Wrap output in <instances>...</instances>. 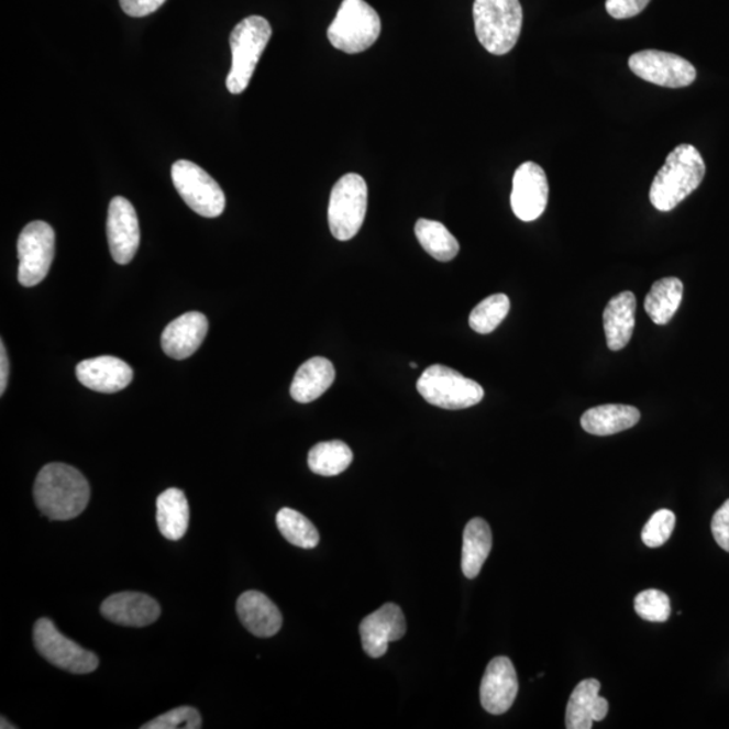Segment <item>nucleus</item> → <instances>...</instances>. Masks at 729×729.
Wrapping results in <instances>:
<instances>
[{
    "mask_svg": "<svg viewBox=\"0 0 729 729\" xmlns=\"http://www.w3.org/2000/svg\"><path fill=\"white\" fill-rule=\"evenodd\" d=\"M335 380L334 365L328 358L313 357L299 367L290 385L295 401L307 405L319 399Z\"/></svg>",
    "mask_w": 729,
    "mask_h": 729,
    "instance_id": "4be33fe9",
    "label": "nucleus"
},
{
    "mask_svg": "<svg viewBox=\"0 0 729 729\" xmlns=\"http://www.w3.org/2000/svg\"><path fill=\"white\" fill-rule=\"evenodd\" d=\"M55 252L56 234L49 224L35 221L22 230L18 239V280L23 287L32 288L44 281L49 274Z\"/></svg>",
    "mask_w": 729,
    "mask_h": 729,
    "instance_id": "1a4fd4ad",
    "label": "nucleus"
},
{
    "mask_svg": "<svg viewBox=\"0 0 729 729\" xmlns=\"http://www.w3.org/2000/svg\"><path fill=\"white\" fill-rule=\"evenodd\" d=\"M276 523L281 535L294 546L300 549L318 546L320 537L317 527L305 515L295 511V509L283 508L277 513Z\"/></svg>",
    "mask_w": 729,
    "mask_h": 729,
    "instance_id": "c85d7f7f",
    "label": "nucleus"
},
{
    "mask_svg": "<svg viewBox=\"0 0 729 729\" xmlns=\"http://www.w3.org/2000/svg\"><path fill=\"white\" fill-rule=\"evenodd\" d=\"M156 507L159 532L168 541H180L189 526V506L184 491L177 488L163 491L158 496Z\"/></svg>",
    "mask_w": 729,
    "mask_h": 729,
    "instance_id": "b1692460",
    "label": "nucleus"
},
{
    "mask_svg": "<svg viewBox=\"0 0 729 729\" xmlns=\"http://www.w3.org/2000/svg\"><path fill=\"white\" fill-rule=\"evenodd\" d=\"M705 163L695 146L678 145L666 157L650 189V201L658 211L669 212L702 186Z\"/></svg>",
    "mask_w": 729,
    "mask_h": 729,
    "instance_id": "f03ea898",
    "label": "nucleus"
},
{
    "mask_svg": "<svg viewBox=\"0 0 729 729\" xmlns=\"http://www.w3.org/2000/svg\"><path fill=\"white\" fill-rule=\"evenodd\" d=\"M367 209L366 181L349 174L336 181L331 191L329 227L338 241H349L363 228Z\"/></svg>",
    "mask_w": 729,
    "mask_h": 729,
    "instance_id": "0eeeda50",
    "label": "nucleus"
},
{
    "mask_svg": "<svg viewBox=\"0 0 729 729\" xmlns=\"http://www.w3.org/2000/svg\"><path fill=\"white\" fill-rule=\"evenodd\" d=\"M491 550L490 527L482 518H474L466 524L464 546H462V572L466 578H476L482 572Z\"/></svg>",
    "mask_w": 729,
    "mask_h": 729,
    "instance_id": "393cba45",
    "label": "nucleus"
},
{
    "mask_svg": "<svg viewBox=\"0 0 729 729\" xmlns=\"http://www.w3.org/2000/svg\"><path fill=\"white\" fill-rule=\"evenodd\" d=\"M633 74L653 85L684 88L696 80V68L684 57L662 51H642L628 60Z\"/></svg>",
    "mask_w": 729,
    "mask_h": 729,
    "instance_id": "9b49d317",
    "label": "nucleus"
},
{
    "mask_svg": "<svg viewBox=\"0 0 729 729\" xmlns=\"http://www.w3.org/2000/svg\"><path fill=\"white\" fill-rule=\"evenodd\" d=\"M597 680H584L573 691L566 708L567 729H590L593 722L606 719L609 704L600 696Z\"/></svg>",
    "mask_w": 729,
    "mask_h": 729,
    "instance_id": "aec40b11",
    "label": "nucleus"
},
{
    "mask_svg": "<svg viewBox=\"0 0 729 729\" xmlns=\"http://www.w3.org/2000/svg\"><path fill=\"white\" fill-rule=\"evenodd\" d=\"M100 612L115 625L146 627L158 620L162 608L154 598L144 593L122 592L106 598Z\"/></svg>",
    "mask_w": 729,
    "mask_h": 729,
    "instance_id": "f3484780",
    "label": "nucleus"
},
{
    "mask_svg": "<svg viewBox=\"0 0 729 729\" xmlns=\"http://www.w3.org/2000/svg\"><path fill=\"white\" fill-rule=\"evenodd\" d=\"M684 284L677 277H666L654 283L648 296L644 308L655 324H667L677 312L683 301Z\"/></svg>",
    "mask_w": 729,
    "mask_h": 729,
    "instance_id": "a878e982",
    "label": "nucleus"
},
{
    "mask_svg": "<svg viewBox=\"0 0 729 729\" xmlns=\"http://www.w3.org/2000/svg\"><path fill=\"white\" fill-rule=\"evenodd\" d=\"M549 201V181L542 167L524 163L515 172L511 206L520 221L533 222L542 217Z\"/></svg>",
    "mask_w": 729,
    "mask_h": 729,
    "instance_id": "ddd939ff",
    "label": "nucleus"
},
{
    "mask_svg": "<svg viewBox=\"0 0 729 729\" xmlns=\"http://www.w3.org/2000/svg\"><path fill=\"white\" fill-rule=\"evenodd\" d=\"M640 420L638 408L623 405L593 407L581 418V426L592 435L607 437L632 429Z\"/></svg>",
    "mask_w": 729,
    "mask_h": 729,
    "instance_id": "5701e85b",
    "label": "nucleus"
},
{
    "mask_svg": "<svg viewBox=\"0 0 729 729\" xmlns=\"http://www.w3.org/2000/svg\"><path fill=\"white\" fill-rule=\"evenodd\" d=\"M167 0H120L124 14L134 18L147 16L162 8Z\"/></svg>",
    "mask_w": 729,
    "mask_h": 729,
    "instance_id": "c9c22d12",
    "label": "nucleus"
},
{
    "mask_svg": "<svg viewBox=\"0 0 729 729\" xmlns=\"http://www.w3.org/2000/svg\"><path fill=\"white\" fill-rule=\"evenodd\" d=\"M207 333H209V320L203 313L187 312L165 328L162 346L169 357L186 360L197 353Z\"/></svg>",
    "mask_w": 729,
    "mask_h": 729,
    "instance_id": "a211bd4d",
    "label": "nucleus"
},
{
    "mask_svg": "<svg viewBox=\"0 0 729 729\" xmlns=\"http://www.w3.org/2000/svg\"><path fill=\"white\" fill-rule=\"evenodd\" d=\"M410 365H411L412 369H417V367H418V365L415 364V363H411Z\"/></svg>",
    "mask_w": 729,
    "mask_h": 729,
    "instance_id": "58836bf2",
    "label": "nucleus"
},
{
    "mask_svg": "<svg viewBox=\"0 0 729 729\" xmlns=\"http://www.w3.org/2000/svg\"><path fill=\"white\" fill-rule=\"evenodd\" d=\"M473 18L479 44L491 55H507L518 44L523 25L519 0H474Z\"/></svg>",
    "mask_w": 729,
    "mask_h": 729,
    "instance_id": "7ed1b4c3",
    "label": "nucleus"
},
{
    "mask_svg": "<svg viewBox=\"0 0 729 729\" xmlns=\"http://www.w3.org/2000/svg\"><path fill=\"white\" fill-rule=\"evenodd\" d=\"M142 729H199L201 728V716L198 709L192 707H180L158 716Z\"/></svg>",
    "mask_w": 729,
    "mask_h": 729,
    "instance_id": "473e14b6",
    "label": "nucleus"
},
{
    "mask_svg": "<svg viewBox=\"0 0 729 729\" xmlns=\"http://www.w3.org/2000/svg\"><path fill=\"white\" fill-rule=\"evenodd\" d=\"M418 393L431 406L443 410H465L484 399L482 385L444 365H432L417 383Z\"/></svg>",
    "mask_w": 729,
    "mask_h": 729,
    "instance_id": "423d86ee",
    "label": "nucleus"
},
{
    "mask_svg": "<svg viewBox=\"0 0 729 729\" xmlns=\"http://www.w3.org/2000/svg\"><path fill=\"white\" fill-rule=\"evenodd\" d=\"M0 727H2V729H4V728H15L14 726H9V722L4 720V717H2V726H0Z\"/></svg>",
    "mask_w": 729,
    "mask_h": 729,
    "instance_id": "4c0bfd02",
    "label": "nucleus"
},
{
    "mask_svg": "<svg viewBox=\"0 0 729 729\" xmlns=\"http://www.w3.org/2000/svg\"><path fill=\"white\" fill-rule=\"evenodd\" d=\"M270 37V23L259 15L247 16L233 29L230 34L233 65L227 77L231 93L239 95L246 90Z\"/></svg>",
    "mask_w": 729,
    "mask_h": 729,
    "instance_id": "20e7f679",
    "label": "nucleus"
},
{
    "mask_svg": "<svg viewBox=\"0 0 729 729\" xmlns=\"http://www.w3.org/2000/svg\"><path fill=\"white\" fill-rule=\"evenodd\" d=\"M415 234L424 251L441 263H449L460 252V243L441 222L419 219Z\"/></svg>",
    "mask_w": 729,
    "mask_h": 729,
    "instance_id": "bb28decb",
    "label": "nucleus"
},
{
    "mask_svg": "<svg viewBox=\"0 0 729 729\" xmlns=\"http://www.w3.org/2000/svg\"><path fill=\"white\" fill-rule=\"evenodd\" d=\"M382 33V20L377 11L365 0H343L328 37L338 51L355 55L376 43Z\"/></svg>",
    "mask_w": 729,
    "mask_h": 729,
    "instance_id": "39448f33",
    "label": "nucleus"
},
{
    "mask_svg": "<svg viewBox=\"0 0 729 729\" xmlns=\"http://www.w3.org/2000/svg\"><path fill=\"white\" fill-rule=\"evenodd\" d=\"M76 376L86 388L100 394H115L133 382L134 372L124 361L102 355L81 361L76 366Z\"/></svg>",
    "mask_w": 729,
    "mask_h": 729,
    "instance_id": "dca6fc26",
    "label": "nucleus"
},
{
    "mask_svg": "<svg viewBox=\"0 0 729 729\" xmlns=\"http://www.w3.org/2000/svg\"><path fill=\"white\" fill-rule=\"evenodd\" d=\"M10 364L8 352H5L4 343L0 345V395H4L5 388L9 383Z\"/></svg>",
    "mask_w": 729,
    "mask_h": 729,
    "instance_id": "e433bc0d",
    "label": "nucleus"
},
{
    "mask_svg": "<svg viewBox=\"0 0 729 729\" xmlns=\"http://www.w3.org/2000/svg\"><path fill=\"white\" fill-rule=\"evenodd\" d=\"M710 527L717 544L729 553V500L717 509Z\"/></svg>",
    "mask_w": 729,
    "mask_h": 729,
    "instance_id": "f704fd0d",
    "label": "nucleus"
},
{
    "mask_svg": "<svg viewBox=\"0 0 729 729\" xmlns=\"http://www.w3.org/2000/svg\"><path fill=\"white\" fill-rule=\"evenodd\" d=\"M509 308H511V303H509L507 295L489 296L477 307H474L470 317L471 328L478 334H490L507 318Z\"/></svg>",
    "mask_w": 729,
    "mask_h": 729,
    "instance_id": "c756f323",
    "label": "nucleus"
},
{
    "mask_svg": "<svg viewBox=\"0 0 729 729\" xmlns=\"http://www.w3.org/2000/svg\"><path fill=\"white\" fill-rule=\"evenodd\" d=\"M519 692L518 674L511 660L497 656L489 662L479 687L483 708L491 715L506 714Z\"/></svg>",
    "mask_w": 729,
    "mask_h": 729,
    "instance_id": "4468645a",
    "label": "nucleus"
},
{
    "mask_svg": "<svg viewBox=\"0 0 729 729\" xmlns=\"http://www.w3.org/2000/svg\"><path fill=\"white\" fill-rule=\"evenodd\" d=\"M637 298L626 290L610 299L604 311V330L607 345L612 352H619L630 343L636 329Z\"/></svg>",
    "mask_w": 729,
    "mask_h": 729,
    "instance_id": "412c9836",
    "label": "nucleus"
},
{
    "mask_svg": "<svg viewBox=\"0 0 729 729\" xmlns=\"http://www.w3.org/2000/svg\"><path fill=\"white\" fill-rule=\"evenodd\" d=\"M636 610L640 618L653 623H663L669 620L672 612L669 596L656 589L640 592L636 597Z\"/></svg>",
    "mask_w": 729,
    "mask_h": 729,
    "instance_id": "7c9ffc66",
    "label": "nucleus"
},
{
    "mask_svg": "<svg viewBox=\"0 0 729 729\" xmlns=\"http://www.w3.org/2000/svg\"><path fill=\"white\" fill-rule=\"evenodd\" d=\"M172 181L176 191L192 211L205 218L222 216L227 197L219 184L199 165L179 159L172 165Z\"/></svg>",
    "mask_w": 729,
    "mask_h": 729,
    "instance_id": "6e6552de",
    "label": "nucleus"
},
{
    "mask_svg": "<svg viewBox=\"0 0 729 729\" xmlns=\"http://www.w3.org/2000/svg\"><path fill=\"white\" fill-rule=\"evenodd\" d=\"M241 623L258 638H270L281 630L283 616L276 604L264 593L248 590L236 601Z\"/></svg>",
    "mask_w": 729,
    "mask_h": 729,
    "instance_id": "6ab92c4d",
    "label": "nucleus"
},
{
    "mask_svg": "<svg viewBox=\"0 0 729 729\" xmlns=\"http://www.w3.org/2000/svg\"><path fill=\"white\" fill-rule=\"evenodd\" d=\"M360 632L365 653L371 658H380L387 654L390 642L406 636L405 614L396 604H385L376 612L366 616L360 626Z\"/></svg>",
    "mask_w": 729,
    "mask_h": 729,
    "instance_id": "2eb2a0df",
    "label": "nucleus"
},
{
    "mask_svg": "<svg viewBox=\"0 0 729 729\" xmlns=\"http://www.w3.org/2000/svg\"><path fill=\"white\" fill-rule=\"evenodd\" d=\"M34 644L47 662L65 672L88 674L99 666L97 655L65 638L49 619H40L35 623Z\"/></svg>",
    "mask_w": 729,
    "mask_h": 729,
    "instance_id": "9d476101",
    "label": "nucleus"
},
{
    "mask_svg": "<svg viewBox=\"0 0 729 729\" xmlns=\"http://www.w3.org/2000/svg\"><path fill=\"white\" fill-rule=\"evenodd\" d=\"M106 229L112 258L117 264H129L139 251L141 233L137 211L128 199L111 200Z\"/></svg>",
    "mask_w": 729,
    "mask_h": 729,
    "instance_id": "f8f14e48",
    "label": "nucleus"
},
{
    "mask_svg": "<svg viewBox=\"0 0 729 729\" xmlns=\"http://www.w3.org/2000/svg\"><path fill=\"white\" fill-rule=\"evenodd\" d=\"M650 2L651 0H607L606 8L615 20H627L642 13Z\"/></svg>",
    "mask_w": 729,
    "mask_h": 729,
    "instance_id": "72a5a7b5",
    "label": "nucleus"
},
{
    "mask_svg": "<svg viewBox=\"0 0 729 729\" xmlns=\"http://www.w3.org/2000/svg\"><path fill=\"white\" fill-rule=\"evenodd\" d=\"M674 527L675 515L669 509H661L643 527L642 541L650 549L661 548L672 537Z\"/></svg>",
    "mask_w": 729,
    "mask_h": 729,
    "instance_id": "2f4dec72",
    "label": "nucleus"
},
{
    "mask_svg": "<svg viewBox=\"0 0 729 729\" xmlns=\"http://www.w3.org/2000/svg\"><path fill=\"white\" fill-rule=\"evenodd\" d=\"M352 462V450L341 441L320 442L308 453V466L319 476H338L345 472Z\"/></svg>",
    "mask_w": 729,
    "mask_h": 729,
    "instance_id": "cd10ccee",
    "label": "nucleus"
},
{
    "mask_svg": "<svg viewBox=\"0 0 729 729\" xmlns=\"http://www.w3.org/2000/svg\"><path fill=\"white\" fill-rule=\"evenodd\" d=\"M91 489L87 478L65 464H49L35 478L34 500L49 520H70L86 511Z\"/></svg>",
    "mask_w": 729,
    "mask_h": 729,
    "instance_id": "f257e3e1",
    "label": "nucleus"
}]
</instances>
